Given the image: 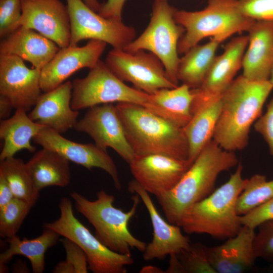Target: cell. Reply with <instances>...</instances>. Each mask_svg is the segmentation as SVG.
<instances>
[{"label":"cell","instance_id":"6da1fadb","mask_svg":"<svg viewBox=\"0 0 273 273\" xmlns=\"http://www.w3.org/2000/svg\"><path fill=\"white\" fill-rule=\"evenodd\" d=\"M272 89L269 80H251L242 75L234 79L221 96V110L212 139L229 151L245 149L251 127L261 116Z\"/></svg>","mask_w":273,"mask_h":273},{"label":"cell","instance_id":"7a4b0ae2","mask_svg":"<svg viewBox=\"0 0 273 273\" xmlns=\"http://www.w3.org/2000/svg\"><path fill=\"white\" fill-rule=\"evenodd\" d=\"M238 163L234 152L223 149L213 139L209 141L175 186L156 197L167 221L179 226L187 209L214 191L219 174Z\"/></svg>","mask_w":273,"mask_h":273},{"label":"cell","instance_id":"3957f363","mask_svg":"<svg viewBox=\"0 0 273 273\" xmlns=\"http://www.w3.org/2000/svg\"><path fill=\"white\" fill-rule=\"evenodd\" d=\"M115 107L135 155L160 154L188 161L183 127L141 105L117 103Z\"/></svg>","mask_w":273,"mask_h":273},{"label":"cell","instance_id":"277c9868","mask_svg":"<svg viewBox=\"0 0 273 273\" xmlns=\"http://www.w3.org/2000/svg\"><path fill=\"white\" fill-rule=\"evenodd\" d=\"M243 169L239 163L226 182L187 209L179 224L186 233L204 234L224 240L239 233L243 225L236 204L247 179L242 177Z\"/></svg>","mask_w":273,"mask_h":273},{"label":"cell","instance_id":"5b68a950","mask_svg":"<svg viewBox=\"0 0 273 273\" xmlns=\"http://www.w3.org/2000/svg\"><path fill=\"white\" fill-rule=\"evenodd\" d=\"M96 195L97 199L91 201L77 192L70 193L77 211L93 225L96 237L115 252L131 255V249H135L143 253L147 244L133 236L128 229L141 200L139 195L132 197L133 203L127 212L115 207L114 196L105 190L98 191Z\"/></svg>","mask_w":273,"mask_h":273},{"label":"cell","instance_id":"8992f818","mask_svg":"<svg viewBox=\"0 0 273 273\" xmlns=\"http://www.w3.org/2000/svg\"><path fill=\"white\" fill-rule=\"evenodd\" d=\"M174 18L185 29L178 43L180 54L206 37L222 42L236 33L248 31L256 22L241 12L238 0H208L207 6L197 11L175 9Z\"/></svg>","mask_w":273,"mask_h":273},{"label":"cell","instance_id":"52a82bcc","mask_svg":"<svg viewBox=\"0 0 273 273\" xmlns=\"http://www.w3.org/2000/svg\"><path fill=\"white\" fill-rule=\"evenodd\" d=\"M72 83L71 106L74 110L114 102L129 103L162 116L161 110L152 103L150 94L125 84L101 60L89 69L86 76Z\"/></svg>","mask_w":273,"mask_h":273},{"label":"cell","instance_id":"ba28073f","mask_svg":"<svg viewBox=\"0 0 273 273\" xmlns=\"http://www.w3.org/2000/svg\"><path fill=\"white\" fill-rule=\"evenodd\" d=\"M59 207V218L44 223V228L54 231L77 244L85 253L88 269L93 272H127L126 266L134 262L131 255L115 252L105 246L75 217L69 198H62Z\"/></svg>","mask_w":273,"mask_h":273},{"label":"cell","instance_id":"9c48e42d","mask_svg":"<svg viewBox=\"0 0 273 273\" xmlns=\"http://www.w3.org/2000/svg\"><path fill=\"white\" fill-rule=\"evenodd\" d=\"M175 9L167 0H155L148 26L123 50L129 52L142 50L154 54L163 64L168 78L178 85V43L185 29L174 20Z\"/></svg>","mask_w":273,"mask_h":273},{"label":"cell","instance_id":"30bf717a","mask_svg":"<svg viewBox=\"0 0 273 273\" xmlns=\"http://www.w3.org/2000/svg\"><path fill=\"white\" fill-rule=\"evenodd\" d=\"M105 63L120 79L149 94L178 86L168 78L159 58L145 50L129 52L113 48L107 54Z\"/></svg>","mask_w":273,"mask_h":273},{"label":"cell","instance_id":"8fae6325","mask_svg":"<svg viewBox=\"0 0 273 273\" xmlns=\"http://www.w3.org/2000/svg\"><path fill=\"white\" fill-rule=\"evenodd\" d=\"M70 23V46L84 39H95L123 49L135 38L136 31L122 21L106 18L97 14L82 0H66Z\"/></svg>","mask_w":273,"mask_h":273},{"label":"cell","instance_id":"7c38bea8","mask_svg":"<svg viewBox=\"0 0 273 273\" xmlns=\"http://www.w3.org/2000/svg\"><path fill=\"white\" fill-rule=\"evenodd\" d=\"M74 128L87 134L101 148L105 150L107 148L113 149L128 164L135 157L126 139L116 108L112 103L88 108Z\"/></svg>","mask_w":273,"mask_h":273},{"label":"cell","instance_id":"4fadbf2b","mask_svg":"<svg viewBox=\"0 0 273 273\" xmlns=\"http://www.w3.org/2000/svg\"><path fill=\"white\" fill-rule=\"evenodd\" d=\"M33 142L42 148L52 150L69 161L88 170L99 168L105 171L112 179L115 188L121 190L117 167L107 150L95 144H80L63 137L61 133L43 126L33 138Z\"/></svg>","mask_w":273,"mask_h":273},{"label":"cell","instance_id":"5bb4252c","mask_svg":"<svg viewBox=\"0 0 273 273\" xmlns=\"http://www.w3.org/2000/svg\"><path fill=\"white\" fill-rule=\"evenodd\" d=\"M40 71L29 68L16 56L0 55V96L14 108L29 111L41 94Z\"/></svg>","mask_w":273,"mask_h":273},{"label":"cell","instance_id":"9a60e30c","mask_svg":"<svg viewBox=\"0 0 273 273\" xmlns=\"http://www.w3.org/2000/svg\"><path fill=\"white\" fill-rule=\"evenodd\" d=\"M192 164L160 154L135 155L129 163L134 180L155 197L171 191Z\"/></svg>","mask_w":273,"mask_h":273},{"label":"cell","instance_id":"2e32d148","mask_svg":"<svg viewBox=\"0 0 273 273\" xmlns=\"http://www.w3.org/2000/svg\"><path fill=\"white\" fill-rule=\"evenodd\" d=\"M19 26L36 30L60 48L69 46L70 23L67 7L60 0H21Z\"/></svg>","mask_w":273,"mask_h":273},{"label":"cell","instance_id":"e0dca14e","mask_svg":"<svg viewBox=\"0 0 273 273\" xmlns=\"http://www.w3.org/2000/svg\"><path fill=\"white\" fill-rule=\"evenodd\" d=\"M107 43L90 39L82 47L60 48L53 58L40 71L41 90H52L77 70L95 67L100 60Z\"/></svg>","mask_w":273,"mask_h":273},{"label":"cell","instance_id":"ac0fdd59","mask_svg":"<svg viewBox=\"0 0 273 273\" xmlns=\"http://www.w3.org/2000/svg\"><path fill=\"white\" fill-rule=\"evenodd\" d=\"M128 190L140 197L149 214L153 227L152 240L147 244L143 252L145 260H162L167 255L178 254L189 247L191 243L189 237L182 233L179 226L167 222L163 218L149 193L135 180L129 182Z\"/></svg>","mask_w":273,"mask_h":273},{"label":"cell","instance_id":"d6986e66","mask_svg":"<svg viewBox=\"0 0 273 273\" xmlns=\"http://www.w3.org/2000/svg\"><path fill=\"white\" fill-rule=\"evenodd\" d=\"M248 43L247 35L235 37L225 45L223 53L214 58L201 85L191 89L193 99L203 100L222 95L242 67Z\"/></svg>","mask_w":273,"mask_h":273},{"label":"cell","instance_id":"ffe728a7","mask_svg":"<svg viewBox=\"0 0 273 273\" xmlns=\"http://www.w3.org/2000/svg\"><path fill=\"white\" fill-rule=\"evenodd\" d=\"M255 229L243 225L239 233L221 245L205 246L208 259L216 273H242L257 258L254 249Z\"/></svg>","mask_w":273,"mask_h":273},{"label":"cell","instance_id":"44dd1931","mask_svg":"<svg viewBox=\"0 0 273 273\" xmlns=\"http://www.w3.org/2000/svg\"><path fill=\"white\" fill-rule=\"evenodd\" d=\"M72 83L68 81L56 88L41 94L28 114L36 123L62 134L74 127L78 111L71 106Z\"/></svg>","mask_w":273,"mask_h":273},{"label":"cell","instance_id":"7402d4cb","mask_svg":"<svg viewBox=\"0 0 273 273\" xmlns=\"http://www.w3.org/2000/svg\"><path fill=\"white\" fill-rule=\"evenodd\" d=\"M248 32L242 75L253 81L268 80L273 65V22L256 21Z\"/></svg>","mask_w":273,"mask_h":273},{"label":"cell","instance_id":"603a6c76","mask_svg":"<svg viewBox=\"0 0 273 273\" xmlns=\"http://www.w3.org/2000/svg\"><path fill=\"white\" fill-rule=\"evenodd\" d=\"M60 48L35 30L20 26L8 35L0 44V55H14L41 70Z\"/></svg>","mask_w":273,"mask_h":273},{"label":"cell","instance_id":"cb8c5ba5","mask_svg":"<svg viewBox=\"0 0 273 273\" xmlns=\"http://www.w3.org/2000/svg\"><path fill=\"white\" fill-rule=\"evenodd\" d=\"M221 96L209 99L191 107L192 118L183 127L188 144V161L191 164L212 139L221 110Z\"/></svg>","mask_w":273,"mask_h":273},{"label":"cell","instance_id":"d4e9b609","mask_svg":"<svg viewBox=\"0 0 273 273\" xmlns=\"http://www.w3.org/2000/svg\"><path fill=\"white\" fill-rule=\"evenodd\" d=\"M44 126L32 120L22 108L16 109L14 114L3 119L0 123V138L4 145L0 154V160L14 157L22 150L34 152L35 147L31 140Z\"/></svg>","mask_w":273,"mask_h":273},{"label":"cell","instance_id":"484cf974","mask_svg":"<svg viewBox=\"0 0 273 273\" xmlns=\"http://www.w3.org/2000/svg\"><path fill=\"white\" fill-rule=\"evenodd\" d=\"M60 236L54 231L43 227L42 234L36 238L21 239L16 235L8 239L9 246L0 255V272L8 271L7 264L14 256L19 255L29 260L33 273H42L45 267V253L57 244Z\"/></svg>","mask_w":273,"mask_h":273},{"label":"cell","instance_id":"4316f807","mask_svg":"<svg viewBox=\"0 0 273 273\" xmlns=\"http://www.w3.org/2000/svg\"><path fill=\"white\" fill-rule=\"evenodd\" d=\"M69 162L56 152L45 148L37 151L26 163L37 190L50 187H65L70 181Z\"/></svg>","mask_w":273,"mask_h":273},{"label":"cell","instance_id":"83f0119b","mask_svg":"<svg viewBox=\"0 0 273 273\" xmlns=\"http://www.w3.org/2000/svg\"><path fill=\"white\" fill-rule=\"evenodd\" d=\"M219 40L211 38L207 43L197 44L191 48L179 58L176 76L178 81L191 89L199 87L202 84L215 57Z\"/></svg>","mask_w":273,"mask_h":273},{"label":"cell","instance_id":"f1b7e54d","mask_svg":"<svg viewBox=\"0 0 273 273\" xmlns=\"http://www.w3.org/2000/svg\"><path fill=\"white\" fill-rule=\"evenodd\" d=\"M150 95L152 103L163 112L167 119L181 127L190 121L193 96L186 84L173 88H161Z\"/></svg>","mask_w":273,"mask_h":273},{"label":"cell","instance_id":"f546056e","mask_svg":"<svg viewBox=\"0 0 273 273\" xmlns=\"http://www.w3.org/2000/svg\"><path fill=\"white\" fill-rule=\"evenodd\" d=\"M1 161L0 175L7 181L14 197L33 206L39 192L35 186L26 163L14 156Z\"/></svg>","mask_w":273,"mask_h":273},{"label":"cell","instance_id":"4dcf8cb0","mask_svg":"<svg viewBox=\"0 0 273 273\" xmlns=\"http://www.w3.org/2000/svg\"><path fill=\"white\" fill-rule=\"evenodd\" d=\"M273 198V179L268 180L266 176L256 174L247 178L245 188L239 195L236 211L243 215Z\"/></svg>","mask_w":273,"mask_h":273},{"label":"cell","instance_id":"1f68e13d","mask_svg":"<svg viewBox=\"0 0 273 273\" xmlns=\"http://www.w3.org/2000/svg\"><path fill=\"white\" fill-rule=\"evenodd\" d=\"M33 206L27 202L14 197L0 208V236L10 239L17 235L21 225Z\"/></svg>","mask_w":273,"mask_h":273},{"label":"cell","instance_id":"d6a6232c","mask_svg":"<svg viewBox=\"0 0 273 273\" xmlns=\"http://www.w3.org/2000/svg\"><path fill=\"white\" fill-rule=\"evenodd\" d=\"M176 255L182 273H216L208 259L205 245L200 243L191 242L187 249Z\"/></svg>","mask_w":273,"mask_h":273},{"label":"cell","instance_id":"836d02e7","mask_svg":"<svg viewBox=\"0 0 273 273\" xmlns=\"http://www.w3.org/2000/svg\"><path fill=\"white\" fill-rule=\"evenodd\" d=\"M66 252L65 260L59 262L53 273H87L88 266L84 251L75 243L64 238L61 240Z\"/></svg>","mask_w":273,"mask_h":273},{"label":"cell","instance_id":"e575fe53","mask_svg":"<svg viewBox=\"0 0 273 273\" xmlns=\"http://www.w3.org/2000/svg\"><path fill=\"white\" fill-rule=\"evenodd\" d=\"M21 0H0V36L9 35L20 26Z\"/></svg>","mask_w":273,"mask_h":273},{"label":"cell","instance_id":"d590c367","mask_svg":"<svg viewBox=\"0 0 273 273\" xmlns=\"http://www.w3.org/2000/svg\"><path fill=\"white\" fill-rule=\"evenodd\" d=\"M254 240V249L257 258L273 263V220L259 225Z\"/></svg>","mask_w":273,"mask_h":273},{"label":"cell","instance_id":"8d00e7d4","mask_svg":"<svg viewBox=\"0 0 273 273\" xmlns=\"http://www.w3.org/2000/svg\"><path fill=\"white\" fill-rule=\"evenodd\" d=\"M238 4L245 16L256 21L273 22V0H238Z\"/></svg>","mask_w":273,"mask_h":273},{"label":"cell","instance_id":"74e56055","mask_svg":"<svg viewBox=\"0 0 273 273\" xmlns=\"http://www.w3.org/2000/svg\"><path fill=\"white\" fill-rule=\"evenodd\" d=\"M269 220H273V198L241 216L242 225L254 229Z\"/></svg>","mask_w":273,"mask_h":273},{"label":"cell","instance_id":"f35d334b","mask_svg":"<svg viewBox=\"0 0 273 273\" xmlns=\"http://www.w3.org/2000/svg\"><path fill=\"white\" fill-rule=\"evenodd\" d=\"M253 127L262 136L268 146L270 154L273 155V98L267 104L265 113L255 121Z\"/></svg>","mask_w":273,"mask_h":273},{"label":"cell","instance_id":"ab89813d","mask_svg":"<svg viewBox=\"0 0 273 273\" xmlns=\"http://www.w3.org/2000/svg\"><path fill=\"white\" fill-rule=\"evenodd\" d=\"M126 0H107L101 4L98 14L101 16L122 21V11Z\"/></svg>","mask_w":273,"mask_h":273},{"label":"cell","instance_id":"60d3db41","mask_svg":"<svg viewBox=\"0 0 273 273\" xmlns=\"http://www.w3.org/2000/svg\"><path fill=\"white\" fill-rule=\"evenodd\" d=\"M14 197L9 184L5 179L0 175V208L7 205Z\"/></svg>","mask_w":273,"mask_h":273},{"label":"cell","instance_id":"b9f144b4","mask_svg":"<svg viewBox=\"0 0 273 273\" xmlns=\"http://www.w3.org/2000/svg\"><path fill=\"white\" fill-rule=\"evenodd\" d=\"M12 108L11 103L3 96H0V118L1 119L9 117Z\"/></svg>","mask_w":273,"mask_h":273},{"label":"cell","instance_id":"7bdbcfd3","mask_svg":"<svg viewBox=\"0 0 273 273\" xmlns=\"http://www.w3.org/2000/svg\"><path fill=\"white\" fill-rule=\"evenodd\" d=\"M140 272L143 273H164L165 271L158 267L148 265L144 266Z\"/></svg>","mask_w":273,"mask_h":273},{"label":"cell","instance_id":"ee69618b","mask_svg":"<svg viewBox=\"0 0 273 273\" xmlns=\"http://www.w3.org/2000/svg\"><path fill=\"white\" fill-rule=\"evenodd\" d=\"M82 1L88 7L95 12H98L101 6L98 0Z\"/></svg>","mask_w":273,"mask_h":273},{"label":"cell","instance_id":"f6af8a7d","mask_svg":"<svg viewBox=\"0 0 273 273\" xmlns=\"http://www.w3.org/2000/svg\"><path fill=\"white\" fill-rule=\"evenodd\" d=\"M268 80L273 85V65L270 71V76Z\"/></svg>","mask_w":273,"mask_h":273}]
</instances>
